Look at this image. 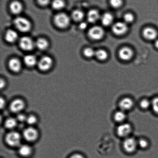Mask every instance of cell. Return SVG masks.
I'll return each instance as SVG.
<instances>
[{"label": "cell", "instance_id": "5b68a950", "mask_svg": "<svg viewBox=\"0 0 158 158\" xmlns=\"http://www.w3.org/2000/svg\"><path fill=\"white\" fill-rule=\"evenodd\" d=\"M38 130L32 126L25 128L23 131V137L25 140L29 142H33L38 138Z\"/></svg>", "mask_w": 158, "mask_h": 158}, {"label": "cell", "instance_id": "8d00e7d4", "mask_svg": "<svg viewBox=\"0 0 158 158\" xmlns=\"http://www.w3.org/2000/svg\"><path fill=\"white\" fill-rule=\"evenodd\" d=\"M87 27V24L86 23L84 22L81 23L80 24V26H79V27H80V28L81 29H86Z\"/></svg>", "mask_w": 158, "mask_h": 158}, {"label": "cell", "instance_id": "8fae6325", "mask_svg": "<svg viewBox=\"0 0 158 158\" xmlns=\"http://www.w3.org/2000/svg\"><path fill=\"white\" fill-rule=\"evenodd\" d=\"M134 106V102L130 97H124L122 99L119 103L120 109L125 112L132 109Z\"/></svg>", "mask_w": 158, "mask_h": 158}, {"label": "cell", "instance_id": "9c48e42d", "mask_svg": "<svg viewBox=\"0 0 158 158\" xmlns=\"http://www.w3.org/2000/svg\"><path fill=\"white\" fill-rule=\"evenodd\" d=\"M25 107L24 100L21 99H16L11 102L10 105V109L12 113L19 114L24 109Z\"/></svg>", "mask_w": 158, "mask_h": 158}, {"label": "cell", "instance_id": "60d3db41", "mask_svg": "<svg viewBox=\"0 0 158 158\" xmlns=\"http://www.w3.org/2000/svg\"><path fill=\"white\" fill-rule=\"evenodd\" d=\"M155 46L158 49V39L156 40L155 42Z\"/></svg>", "mask_w": 158, "mask_h": 158}, {"label": "cell", "instance_id": "83f0119b", "mask_svg": "<svg viewBox=\"0 0 158 158\" xmlns=\"http://www.w3.org/2000/svg\"><path fill=\"white\" fill-rule=\"evenodd\" d=\"M109 4L114 8L117 9L123 5V0H109Z\"/></svg>", "mask_w": 158, "mask_h": 158}, {"label": "cell", "instance_id": "2e32d148", "mask_svg": "<svg viewBox=\"0 0 158 158\" xmlns=\"http://www.w3.org/2000/svg\"><path fill=\"white\" fill-rule=\"evenodd\" d=\"M118 54L119 57L121 59L128 60L132 57L133 52L129 48L124 47L120 49Z\"/></svg>", "mask_w": 158, "mask_h": 158}, {"label": "cell", "instance_id": "7a4b0ae2", "mask_svg": "<svg viewBox=\"0 0 158 158\" xmlns=\"http://www.w3.org/2000/svg\"><path fill=\"white\" fill-rule=\"evenodd\" d=\"M54 22L57 27L61 29L66 28L70 24V18L67 14L61 12L55 15Z\"/></svg>", "mask_w": 158, "mask_h": 158}, {"label": "cell", "instance_id": "e575fe53", "mask_svg": "<svg viewBox=\"0 0 158 158\" xmlns=\"http://www.w3.org/2000/svg\"><path fill=\"white\" fill-rule=\"evenodd\" d=\"M134 19V17L132 14L131 13H127L125 14L124 16V20L125 23H131L132 22Z\"/></svg>", "mask_w": 158, "mask_h": 158}, {"label": "cell", "instance_id": "ba28073f", "mask_svg": "<svg viewBox=\"0 0 158 158\" xmlns=\"http://www.w3.org/2000/svg\"><path fill=\"white\" fill-rule=\"evenodd\" d=\"M19 45L20 47L23 50L31 51L35 46V42L30 37L24 36L20 39Z\"/></svg>", "mask_w": 158, "mask_h": 158}, {"label": "cell", "instance_id": "52a82bcc", "mask_svg": "<svg viewBox=\"0 0 158 158\" xmlns=\"http://www.w3.org/2000/svg\"><path fill=\"white\" fill-rule=\"evenodd\" d=\"M37 65L40 70L47 71L52 68L53 65V60L51 57L44 56L39 60Z\"/></svg>", "mask_w": 158, "mask_h": 158}, {"label": "cell", "instance_id": "30bf717a", "mask_svg": "<svg viewBox=\"0 0 158 158\" xmlns=\"http://www.w3.org/2000/svg\"><path fill=\"white\" fill-rule=\"evenodd\" d=\"M88 35L91 38L94 40L101 39L104 35L103 29L100 26H94L89 29Z\"/></svg>", "mask_w": 158, "mask_h": 158}, {"label": "cell", "instance_id": "ffe728a7", "mask_svg": "<svg viewBox=\"0 0 158 158\" xmlns=\"http://www.w3.org/2000/svg\"><path fill=\"white\" fill-rule=\"evenodd\" d=\"M100 18V14L98 11L95 9H92L88 12L87 19L89 23H95Z\"/></svg>", "mask_w": 158, "mask_h": 158}, {"label": "cell", "instance_id": "e0dca14e", "mask_svg": "<svg viewBox=\"0 0 158 158\" xmlns=\"http://www.w3.org/2000/svg\"><path fill=\"white\" fill-rule=\"evenodd\" d=\"M11 12L15 15L21 13L23 10V6L20 2L15 1L12 2L10 5Z\"/></svg>", "mask_w": 158, "mask_h": 158}, {"label": "cell", "instance_id": "d6a6232c", "mask_svg": "<svg viewBox=\"0 0 158 158\" xmlns=\"http://www.w3.org/2000/svg\"><path fill=\"white\" fill-rule=\"evenodd\" d=\"M138 146L142 148H146L148 146V142L145 139H142L137 141Z\"/></svg>", "mask_w": 158, "mask_h": 158}, {"label": "cell", "instance_id": "8992f818", "mask_svg": "<svg viewBox=\"0 0 158 158\" xmlns=\"http://www.w3.org/2000/svg\"><path fill=\"white\" fill-rule=\"evenodd\" d=\"M132 131V127L130 124L124 122L120 123L118 126L117 133L118 135L122 138L125 139L129 137Z\"/></svg>", "mask_w": 158, "mask_h": 158}, {"label": "cell", "instance_id": "277c9868", "mask_svg": "<svg viewBox=\"0 0 158 158\" xmlns=\"http://www.w3.org/2000/svg\"><path fill=\"white\" fill-rule=\"evenodd\" d=\"M123 148L128 153H132L135 151L138 147L137 140L132 137H128L123 141Z\"/></svg>", "mask_w": 158, "mask_h": 158}, {"label": "cell", "instance_id": "ac0fdd59", "mask_svg": "<svg viewBox=\"0 0 158 158\" xmlns=\"http://www.w3.org/2000/svg\"><path fill=\"white\" fill-rule=\"evenodd\" d=\"M18 152L20 155L23 157H27L31 154L32 148L28 145H21L19 147Z\"/></svg>", "mask_w": 158, "mask_h": 158}, {"label": "cell", "instance_id": "4fadbf2b", "mask_svg": "<svg viewBox=\"0 0 158 158\" xmlns=\"http://www.w3.org/2000/svg\"><path fill=\"white\" fill-rule=\"evenodd\" d=\"M8 66L9 69L14 72H18L21 70L22 63L19 59L13 58L9 60Z\"/></svg>", "mask_w": 158, "mask_h": 158}, {"label": "cell", "instance_id": "6da1fadb", "mask_svg": "<svg viewBox=\"0 0 158 158\" xmlns=\"http://www.w3.org/2000/svg\"><path fill=\"white\" fill-rule=\"evenodd\" d=\"M14 23L16 28L22 32H28L31 28L30 21L24 17H17L14 20Z\"/></svg>", "mask_w": 158, "mask_h": 158}, {"label": "cell", "instance_id": "d4e9b609", "mask_svg": "<svg viewBox=\"0 0 158 158\" xmlns=\"http://www.w3.org/2000/svg\"><path fill=\"white\" fill-rule=\"evenodd\" d=\"M72 17L73 19L76 21H81L84 17V14L82 11L77 9L73 12Z\"/></svg>", "mask_w": 158, "mask_h": 158}, {"label": "cell", "instance_id": "f35d334b", "mask_svg": "<svg viewBox=\"0 0 158 158\" xmlns=\"http://www.w3.org/2000/svg\"><path fill=\"white\" fill-rule=\"evenodd\" d=\"M6 102L5 101L4 99L1 98V109H3L5 106Z\"/></svg>", "mask_w": 158, "mask_h": 158}, {"label": "cell", "instance_id": "d590c367", "mask_svg": "<svg viewBox=\"0 0 158 158\" xmlns=\"http://www.w3.org/2000/svg\"><path fill=\"white\" fill-rule=\"evenodd\" d=\"M39 4L41 6H46L50 2V0H37Z\"/></svg>", "mask_w": 158, "mask_h": 158}, {"label": "cell", "instance_id": "cb8c5ba5", "mask_svg": "<svg viewBox=\"0 0 158 158\" xmlns=\"http://www.w3.org/2000/svg\"><path fill=\"white\" fill-rule=\"evenodd\" d=\"M113 20V15L108 12L104 14L101 18L102 24L105 26H108L110 25L112 23Z\"/></svg>", "mask_w": 158, "mask_h": 158}, {"label": "cell", "instance_id": "7c38bea8", "mask_svg": "<svg viewBox=\"0 0 158 158\" xmlns=\"http://www.w3.org/2000/svg\"><path fill=\"white\" fill-rule=\"evenodd\" d=\"M112 29L113 32L117 35L124 34L128 29L126 23L123 22H118L113 26Z\"/></svg>", "mask_w": 158, "mask_h": 158}, {"label": "cell", "instance_id": "1f68e13d", "mask_svg": "<svg viewBox=\"0 0 158 158\" xmlns=\"http://www.w3.org/2000/svg\"><path fill=\"white\" fill-rule=\"evenodd\" d=\"M84 55L88 58H91L95 55V52L94 49L90 48H86L83 52Z\"/></svg>", "mask_w": 158, "mask_h": 158}, {"label": "cell", "instance_id": "f546056e", "mask_svg": "<svg viewBox=\"0 0 158 158\" xmlns=\"http://www.w3.org/2000/svg\"><path fill=\"white\" fill-rule=\"evenodd\" d=\"M37 122V118L34 115H29L27 116L26 119V123L28 125H30V126H32L35 124Z\"/></svg>", "mask_w": 158, "mask_h": 158}, {"label": "cell", "instance_id": "3957f363", "mask_svg": "<svg viewBox=\"0 0 158 158\" xmlns=\"http://www.w3.org/2000/svg\"><path fill=\"white\" fill-rule=\"evenodd\" d=\"M6 143L12 147H19L21 145V135L17 131H11L6 136Z\"/></svg>", "mask_w": 158, "mask_h": 158}, {"label": "cell", "instance_id": "9a60e30c", "mask_svg": "<svg viewBox=\"0 0 158 158\" xmlns=\"http://www.w3.org/2000/svg\"><path fill=\"white\" fill-rule=\"evenodd\" d=\"M5 38L7 42L13 43L16 41L18 38V35L16 31L9 29L6 32Z\"/></svg>", "mask_w": 158, "mask_h": 158}, {"label": "cell", "instance_id": "484cf974", "mask_svg": "<svg viewBox=\"0 0 158 158\" xmlns=\"http://www.w3.org/2000/svg\"><path fill=\"white\" fill-rule=\"evenodd\" d=\"M52 5L53 9L60 10L64 8L65 6V2L64 0H53Z\"/></svg>", "mask_w": 158, "mask_h": 158}, {"label": "cell", "instance_id": "74e56055", "mask_svg": "<svg viewBox=\"0 0 158 158\" xmlns=\"http://www.w3.org/2000/svg\"><path fill=\"white\" fill-rule=\"evenodd\" d=\"M69 158H85V157L81 154H76L71 156Z\"/></svg>", "mask_w": 158, "mask_h": 158}, {"label": "cell", "instance_id": "f1b7e54d", "mask_svg": "<svg viewBox=\"0 0 158 158\" xmlns=\"http://www.w3.org/2000/svg\"><path fill=\"white\" fill-rule=\"evenodd\" d=\"M140 107L142 109H147L151 107V101L148 99H143L140 103Z\"/></svg>", "mask_w": 158, "mask_h": 158}, {"label": "cell", "instance_id": "d6986e66", "mask_svg": "<svg viewBox=\"0 0 158 158\" xmlns=\"http://www.w3.org/2000/svg\"><path fill=\"white\" fill-rule=\"evenodd\" d=\"M25 64L29 67H32L38 64L36 57L33 55H27L25 56L24 58Z\"/></svg>", "mask_w": 158, "mask_h": 158}, {"label": "cell", "instance_id": "7402d4cb", "mask_svg": "<svg viewBox=\"0 0 158 158\" xmlns=\"http://www.w3.org/2000/svg\"><path fill=\"white\" fill-rule=\"evenodd\" d=\"M49 46L48 41L44 38H40L35 42V46L41 50H44Z\"/></svg>", "mask_w": 158, "mask_h": 158}, {"label": "cell", "instance_id": "ab89813d", "mask_svg": "<svg viewBox=\"0 0 158 158\" xmlns=\"http://www.w3.org/2000/svg\"><path fill=\"white\" fill-rule=\"evenodd\" d=\"M5 82L4 80L1 79V84H0L1 89L4 88L5 86Z\"/></svg>", "mask_w": 158, "mask_h": 158}, {"label": "cell", "instance_id": "603a6c76", "mask_svg": "<svg viewBox=\"0 0 158 158\" xmlns=\"http://www.w3.org/2000/svg\"><path fill=\"white\" fill-rule=\"evenodd\" d=\"M18 122L16 118L10 117L7 118L5 122L4 125L6 128L9 130H12L16 127Z\"/></svg>", "mask_w": 158, "mask_h": 158}, {"label": "cell", "instance_id": "5bb4252c", "mask_svg": "<svg viewBox=\"0 0 158 158\" xmlns=\"http://www.w3.org/2000/svg\"><path fill=\"white\" fill-rule=\"evenodd\" d=\"M143 35L147 39L152 40L157 38L158 34L155 29L153 28L148 27L143 29Z\"/></svg>", "mask_w": 158, "mask_h": 158}, {"label": "cell", "instance_id": "4dcf8cb0", "mask_svg": "<svg viewBox=\"0 0 158 158\" xmlns=\"http://www.w3.org/2000/svg\"><path fill=\"white\" fill-rule=\"evenodd\" d=\"M151 101V108L155 113L158 114V97H155Z\"/></svg>", "mask_w": 158, "mask_h": 158}, {"label": "cell", "instance_id": "4316f807", "mask_svg": "<svg viewBox=\"0 0 158 158\" xmlns=\"http://www.w3.org/2000/svg\"><path fill=\"white\" fill-rule=\"evenodd\" d=\"M98 59L100 60H106L108 57V54L106 51L103 49H99L96 51L95 55Z\"/></svg>", "mask_w": 158, "mask_h": 158}, {"label": "cell", "instance_id": "44dd1931", "mask_svg": "<svg viewBox=\"0 0 158 158\" xmlns=\"http://www.w3.org/2000/svg\"><path fill=\"white\" fill-rule=\"evenodd\" d=\"M125 112L120 109L114 113V120L120 124L124 123L127 117Z\"/></svg>", "mask_w": 158, "mask_h": 158}, {"label": "cell", "instance_id": "836d02e7", "mask_svg": "<svg viewBox=\"0 0 158 158\" xmlns=\"http://www.w3.org/2000/svg\"><path fill=\"white\" fill-rule=\"evenodd\" d=\"M27 116L25 115L24 113H21L18 114L16 117V120L18 122L20 123H23V122H26V119H27Z\"/></svg>", "mask_w": 158, "mask_h": 158}]
</instances>
